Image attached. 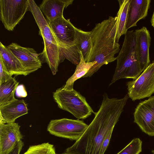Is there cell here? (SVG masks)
Returning <instances> with one entry per match:
<instances>
[{
    "label": "cell",
    "mask_w": 154,
    "mask_h": 154,
    "mask_svg": "<svg viewBox=\"0 0 154 154\" xmlns=\"http://www.w3.org/2000/svg\"><path fill=\"white\" fill-rule=\"evenodd\" d=\"M128 96L123 98H109L105 94L98 111L94 117L78 140L66 148V154H100L103 141L119 121Z\"/></svg>",
    "instance_id": "obj_1"
},
{
    "label": "cell",
    "mask_w": 154,
    "mask_h": 154,
    "mask_svg": "<svg viewBox=\"0 0 154 154\" xmlns=\"http://www.w3.org/2000/svg\"><path fill=\"white\" fill-rule=\"evenodd\" d=\"M116 16L96 24L90 31L92 42L91 52L87 62H96L82 78L91 77L103 65L116 60L115 54L120 50L117 39Z\"/></svg>",
    "instance_id": "obj_2"
},
{
    "label": "cell",
    "mask_w": 154,
    "mask_h": 154,
    "mask_svg": "<svg viewBox=\"0 0 154 154\" xmlns=\"http://www.w3.org/2000/svg\"><path fill=\"white\" fill-rule=\"evenodd\" d=\"M117 65L109 85L117 80L124 78H137L142 72L136 49V37L134 30L128 31L119 54L116 57Z\"/></svg>",
    "instance_id": "obj_3"
},
{
    "label": "cell",
    "mask_w": 154,
    "mask_h": 154,
    "mask_svg": "<svg viewBox=\"0 0 154 154\" xmlns=\"http://www.w3.org/2000/svg\"><path fill=\"white\" fill-rule=\"evenodd\" d=\"M59 46L60 63L65 59L77 65L80 60L79 51L75 44V26L63 16L48 22Z\"/></svg>",
    "instance_id": "obj_4"
},
{
    "label": "cell",
    "mask_w": 154,
    "mask_h": 154,
    "mask_svg": "<svg viewBox=\"0 0 154 154\" xmlns=\"http://www.w3.org/2000/svg\"><path fill=\"white\" fill-rule=\"evenodd\" d=\"M28 11L32 13L42 37L44 48L41 53L52 74H56L60 63L59 46L57 40L39 7L33 0H28Z\"/></svg>",
    "instance_id": "obj_5"
},
{
    "label": "cell",
    "mask_w": 154,
    "mask_h": 154,
    "mask_svg": "<svg viewBox=\"0 0 154 154\" xmlns=\"http://www.w3.org/2000/svg\"><path fill=\"white\" fill-rule=\"evenodd\" d=\"M54 99L58 107L67 111L78 119H85L94 113L85 97L75 90L57 89L53 93Z\"/></svg>",
    "instance_id": "obj_6"
},
{
    "label": "cell",
    "mask_w": 154,
    "mask_h": 154,
    "mask_svg": "<svg viewBox=\"0 0 154 154\" xmlns=\"http://www.w3.org/2000/svg\"><path fill=\"white\" fill-rule=\"evenodd\" d=\"M88 126L83 121L79 119L63 118L51 120L47 131L55 136L76 141L81 137Z\"/></svg>",
    "instance_id": "obj_7"
},
{
    "label": "cell",
    "mask_w": 154,
    "mask_h": 154,
    "mask_svg": "<svg viewBox=\"0 0 154 154\" xmlns=\"http://www.w3.org/2000/svg\"><path fill=\"white\" fill-rule=\"evenodd\" d=\"M28 0H0V20L5 28L12 31L28 11Z\"/></svg>",
    "instance_id": "obj_8"
},
{
    "label": "cell",
    "mask_w": 154,
    "mask_h": 154,
    "mask_svg": "<svg viewBox=\"0 0 154 154\" xmlns=\"http://www.w3.org/2000/svg\"><path fill=\"white\" fill-rule=\"evenodd\" d=\"M128 95L133 101L150 97L154 93V62L136 79L127 82Z\"/></svg>",
    "instance_id": "obj_9"
},
{
    "label": "cell",
    "mask_w": 154,
    "mask_h": 154,
    "mask_svg": "<svg viewBox=\"0 0 154 154\" xmlns=\"http://www.w3.org/2000/svg\"><path fill=\"white\" fill-rule=\"evenodd\" d=\"M134 114V122L142 131L154 136V96L139 103Z\"/></svg>",
    "instance_id": "obj_10"
},
{
    "label": "cell",
    "mask_w": 154,
    "mask_h": 154,
    "mask_svg": "<svg viewBox=\"0 0 154 154\" xmlns=\"http://www.w3.org/2000/svg\"><path fill=\"white\" fill-rule=\"evenodd\" d=\"M17 58L27 75L41 67L42 63L37 54L33 48L23 47L12 43L7 47Z\"/></svg>",
    "instance_id": "obj_11"
},
{
    "label": "cell",
    "mask_w": 154,
    "mask_h": 154,
    "mask_svg": "<svg viewBox=\"0 0 154 154\" xmlns=\"http://www.w3.org/2000/svg\"><path fill=\"white\" fill-rule=\"evenodd\" d=\"M18 123H0V154H8L23 139Z\"/></svg>",
    "instance_id": "obj_12"
},
{
    "label": "cell",
    "mask_w": 154,
    "mask_h": 154,
    "mask_svg": "<svg viewBox=\"0 0 154 154\" xmlns=\"http://www.w3.org/2000/svg\"><path fill=\"white\" fill-rule=\"evenodd\" d=\"M134 32L137 54L140 69L143 72L150 64L149 49L151 38L149 31L144 26Z\"/></svg>",
    "instance_id": "obj_13"
},
{
    "label": "cell",
    "mask_w": 154,
    "mask_h": 154,
    "mask_svg": "<svg viewBox=\"0 0 154 154\" xmlns=\"http://www.w3.org/2000/svg\"><path fill=\"white\" fill-rule=\"evenodd\" d=\"M28 113L27 105L24 101L16 99L0 106V123L14 122L17 119Z\"/></svg>",
    "instance_id": "obj_14"
},
{
    "label": "cell",
    "mask_w": 154,
    "mask_h": 154,
    "mask_svg": "<svg viewBox=\"0 0 154 154\" xmlns=\"http://www.w3.org/2000/svg\"><path fill=\"white\" fill-rule=\"evenodd\" d=\"M0 62L5 70L12 75H27L17 58L1 42H0Z\"/></svg>",
    "instance_id": "obj_15"
},
{
    "label": "cell",
    "mask_w": 154,
    "mask_h": 154,
    "mask_svg": "<svg viewBox=\"0 0 154 154\" xmlns=\"http://www.w3.org/2000/svg\"><path fill=\"white\" fill-rule=\"evenodd\" d=\"M73 1V0H44L39 8L49 22L63 16L64 8L71 5Z\"/></svg>",
    "instance_id": "obj_16"
},
{
    "label": "cell",
    "mask_w": 154,
    "mask_h": 154,
    "mask_svg": "<svg viewBox=\"0 0 154 154\" xmlns=\"http://www.w3.org/2000/svg\"><path fill=\"white\" fill-rule=\"evenodd\" d=\"M151 1L131 0L126 29L137 26V22L145 18L147 14Z\"/></svg>",
    "instance_id": "obj_17"
},
{
    "label": "cell",
    "mask_w": 154,
    "mask_h": 154,
    "mask_svg": "<svg viewBox=\"0 0 154 154\" xmlns=\"http://www.w3.org/2000/svg\"><path fill=\"white\" fill-rule=\"evenodd\" d=\"M75 44L81 51L85 62L90 56L92 48L90 31H85L75 27Z\"/></svg>",
    "instance_id": "obj_18"
},
{
    "label": "cell",
    "mask_w": 154,
    "mask_h": 154,
    "mask_svg": "<svg viewBox=\"0 0 154 154\" xmlns=\"http://www.w3.org/2000/svg\"><path fill=\"white\" fill-rule=\"evenodd\" d=\"M79 54L80 58V62L77 65L74 73L68 79L66 85L63 87V89L65 90H73L74 82L84 76L90 69L97 63L95 61L91 62H85L81 51H79Z\"/></svg>",
    "instance_id": "obj_19"
},
{
    "label": "cell",
    "mask_w": 154,
    "mask_h": 154,
    "mask_svg": "<svg viewBox=\"0 0 154 154\" xmlns=\"http://www.w3.org/2000/svg\"><path fill=\"white\" fill-rule=\"evenodd\" d=\"M19 83L14 78L12 77L0 84V106L16 99L14 93Z\"/></svg>",
    "instance_id": "obj_20"
},
{
    "label": "cell",
    "mask_w": 154,
    "mask_h": 154,
    "mask_svg": "<svg viewBox=\"0 0 154 154\" xmlns=\"http://www.w3.org/2000/svg\"><path fill=\"white\" fill-rule=\"evenodd\" d=\"M119 8L117 13V39L118 42L120 37L125 35L128 30L126 26L131 0H118Z\"/></svg>",
    "instance_id": "obj_21"
},
{
    "label": "cell",
    "mask_w": 154,
    "mask_h": 154,
    "mask_svg": "<svg viewBox=\"0 0 154 154\" xmlns=\"http://www.w3.org/2000/svg\"><path fill=\"white\" fill-rule=\"evenodd\" d=\"M54 145L48 142L29 146L23 154H56Z\"/></svg>",
    "instance_id": "obj_22"
},
{
    "label": "cell",
    "mask_w": 154,
    "mask_h": 154,
    "mask_svg": "<svg viewBox=\"0 0 154 154\" xmlns=\"http://www.w3.org/2000/svg\"><path fill=\"white\" fill-rule=\"evenodd\" d=\"M142 143L140 139L134 138L117 154H139L142 150Z\"/></svg>",
    "instance_id": "obj_23"
},
{
    "label": "cell",
    "mask_w": 154,
    "mask_h": 154,
    "mask_svg": "<svg viewBox=\"0 0 154 154\" xmlns=\"http://www.w3.org/2000/svg\"><path fill=\"white\" fill-rule=\"evenodd\" d=\"M113 130L110 131L106 136L101 145L100 154H104L109 143Z\"/></svg>",
    "instance_id": "obj_24"
},
{
    "label": "cell",
    "mask_w": 154,
    "mask_h": 154,
    "mask_svg": "<svg viewBox=\"0 0 154 154\" xmlns=\"http://www.w3.org/2000/svg\"><path fill=\"white\" fill-rule=\"evenodd\" d=\"M0 84L5 82L12 77V75L7 73L4 69L0 62Z\"/></svg>",
    "instance_id": "obj_25"
},
{
    "label": "cell",
    "mask_w": 154,
    "mask_h": 154,
    "mask_svg": "<svg viewBox=\"0 0 154 154\" xmlns=\"http://www.w3.org/2000/svg\"><path fill=\"white\" fill-rule=\"evenodd\" d=\"M24 145V142L22 140H20L8 154H20Z\"/></svg>",
    "instance_id": "obj_26"
},
{
    "label": "cell",
    "mask_w": 154,
    "mask_h": 154,
    "mask_svg": "<svg viewBox=\"0 0 154 154\" xmlns=\"http://www.w3.org/2000/svg\"><path fill=\"white\" fill-rule=\"evenodd\" d=\"M151 23L152 26L154 28V11L151 18Z\"/></svg>",
    "instance_id": "obj_27"
},
{
    "label": "cell",
    "mask_w": 154,
    "mask_h": 154,
    "mask_svg": "<svg viewBox=\"0 0 154 154\" xmlns=\"http://www.w3.org/2000/svg\"><path fill=\"white\" fill-rule=\"evenodd\" d=\"M152 152L153 154H154V150H152Z\"/></svg>",
    "instance_id": "obj_28"
}]
</instances>
